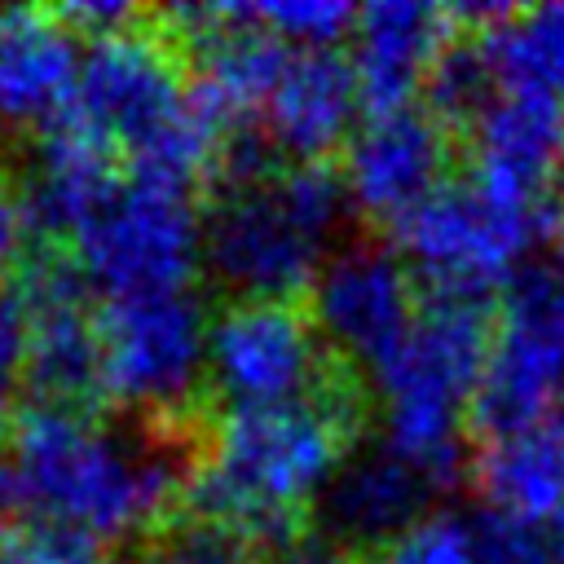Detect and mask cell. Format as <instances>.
Listing matches in <instances>:
<instances>
[{
  "instance_id": "603a6c76",
  "label": "cell",
  "mask_w": 564,
  "mask_h": 564,
  "mask_svg": "<svg viewBox=\"0 0 564 564\" xmlns=\"http://www.w3.org/2000/svg\"><path fill=\"white\" fill-rule=\"evenodd\" d=\"M247 13L273 31L278 40H295L304 48H330L348 26H357V9L339 0H282V4H247Z\"/></svg>"
},
{
  "instance_id": "9a60e30c",
  "label": "cell",
  "mask_w": 564,
  "mask_h": 564,
  "mask_svg": "<svg viewBox=\"0 0 564 564\" xmlns=\"http://www.w3.org/2000/svg\"><path fill=\"white\" fill-rule=\"evenodd\" d=\"M458 31L449 9L414 4V0H383L357 9V53L352 79L366 115L410 106V93L423 88L436 53Z\"/></svg>"
},
{
  "instance_id": "3957f363",
  "label": "cell",
  "mask_w": 564,
  "mask_h": 564,
  "mask_svg": "<svg viewBox=\"0 0 564 564\" xmlns=\"http://www.w3.org/2000/svg\"><path fill=\"white\" fill-rule=\"evenodd\" d=\"M494 344L489 295L480 291H419V313L405 339L383 357V445L410 458L445 489L463 467V414L480 388Z\"/></svg>"
},
{
  "instance_id": "484cf974",
  "label": "cell",
  "mask_w": 564,
  "mask_h": 564,
  "mask_svg": "<svg viewBox=\"0 0 564 564\" xmlns=\"http://www.w3.org/2000/svg\"><path fill=\"white\" fill-rule=\"evenodd\" d=\"M22 352H26V326L13 291H0V432L13 423V392L22 383Z\"/></svg>"
},
{
  "instance_id": "e0dca14e",
  "label": "cell",
  "mask_w": 564,
  "mask_h": 564,
  "mask_svg": "<svg viewBox=\"0 0 564 564\" xmlns=\"http://www.w3.org/2000/svg\"><path fill=\"white\" fill-rule=\"evenodd\" d=\"M357 101L361 97L348 57L330 48H300L264 106V137L278 159L326 163V154L344 141Z\"/></svg>"
},
{
  "instance_id": "30bf717a",
  "label": "cell",
  "mask_w": 564,
  "mask_h": 564,
  "mask_svg": "<svg viewBox=\"0 0 564 564\" xmlns=\"http://www.w3.org/2000/svg\"><path fill=\"white\" fill-rule=\"evenodd\" d=\"M339 352L291 300H229L207 326V375L229 405H291L317 392Z\"/></svg>"
},
{
  "instance_id": "8992f818",
  "label": "cell",
  "mask_w": 564,
  "mask_h": 564,
  "mask_svg": "<svg viewBox=\"0 0 564 564\" xmlns=\"http://www.w3.org/2000/svg\"><path fill=\"white\" fill-rule=\"evenodd\" d=\"M564 388V264H520L507 278L494 344L467 423L480 441L516 436L555 410Z\"/></svg>"
},
{
  "instance_id": "f546056e",
  "label": "cell",
  "mask_w": 564,
  "mask_h": 564,
  "mask_svg": "<svg viewBox=\"0 0 564 564\" xmlns=\"http://www.w3.org/2000/svg\"><path fill=\"white\" fill-rule=\"evenodd\" d=\"M128 564H150V560H145V555H137V551H132V560H128Z\"/></svg>"
},
{
  "instance_id": "83f0119b",
  "label": "cell",
  "mask_w": 564,
  "mask_h": 564,
  "mask_svg": "<svg viewBox=\"0 0 564 564\" xmlns=\"http://www.w3.org/2000/svg\"><path fill=\"white\" fill-rule=\"evenodd\" d=\"M542 234L551 238V247H555V256L564 264V189H555L546 198V207H542Z\"/></svg>"
},
{
  "instance_id": "ffe728a7",
  "label": "cell",
  "mask_w": 564,
  "mask_h": 564,
  "mask_svg": "<svg viewBox=\"0 0 564 564\" xmlns=\"http://www.w3.org/2000/svg\"><path fill=\"white\" fill-rule=\"evenodd\" d=\"M423 97H427V115L441 119L454 137L471 132V123L485 115V106L498 97V79H494V62L489 48L480 40V31L458 26L449 35V44L436 53L427 79H423Z\"/></svg>"
},
{
  "instance_id": "4fadbf2b",
  "label": "cell",
  "mask_w": 564,
  "mask_h": 564,
  "mask_svg": "<svg viewBox=\"0 0 564 564\" xmlns=\"http://www.w3.org/2000/svg\"><path fill=\"white\" fill-rule=\"evenodd\" d=\"M471 176L511 203L546 207L551 181L564 163V110L551 97L498 93L467 132Z\"/></svg>"
},
{
  "instance_id": "8fae6325",
  "label": "cell",
  "mask_w": 564,
  "mask_h": 564,
  "mask_svg": "<svg viewBox=\"0 0 564 564\" xmlns=\"http://www.w3.org/2000/svg\"><path fill=\"white\" fill-rule=\"evenodd\" d=\"M419 313V286L397 256L375 238H357L322 260L313 278V326L344 361H383L405 339Z\"/></svg>"
},
{
  "instance_id": "d6986e66",
  "label": "cell",
  "mask_w": 564,
  "mask_h": 564,
  "mask_svg": "<svg viewBox=\"0 0 564 564\" xmlns=\"http://www.w3.org/2000/svg\"><path fill=\"white\" fill-rule=\"evenodd\" d=\"M498 93H533L564 97V4L511 9L494 26L480 31Z\"/></svg>"
},
{
  "instance_id": "7c38bea8",
  "label": "cell",
  "mask_w": 564,
  "mask_h": 564,
  "mask_svg": "<svg viewBox=\"0 0 564 564\" xmlns=\"http://www.w3.org/2000/svg\"><path fill=\"white\" fill-rule=\"evenodd\" d=\"M454 163V132L423 106L366 115L348 141L344 189L370 225H401L423 198L445 185Z\"/></svg>"
},
{
  "instance_id": "d4e9b609",
  "label": "cell",
  "mask_w": 564,
  "mask_h": 564,
  "mask_svg": "<svg viewBox=\"0 0 564 564\" xmlns=\"http://www.w3.org/2000/svg\"><path fill=\"white\" fill-rule=\"evenodd\" d=\"M0 564H97V546L40 520H9L0 524Z\"/></svg>"
},
{
  "instance_id": "5b68a950",
  "label": "cell",
  "mask_w": 564,
  "mask_h": 564,
  "mask_svg": "<svg viewBox=\"0 0 564 564\" xmlns=\"http://www.w3.org/2000/svg\"><path fill=\"white\" fill-rule=\"evenodd\" d=\"M70 260L97 286L119 295L185 291L203 260V220L189 194L119 176L70 229Z\"/></svg>"
},
{
  "instance_id": "cb8c5ba5",
  "label": "cell",
  "mask_w": 564,
  "mask_h": 564,
  "mask_svg": "<svg viewBox=\"0 0 564 564\" xmlns=\"http://www.w3.org/2000/svg\"><path fill=\"white\" fill-rule=\"evenodd\" d=\"M467 529H471L476 564H551V542L529 520L485 507Z\"/></svg>"
},
{
  "instance_id": "5bb4252c",
  "label": "cell",
  "mask_w": 564,
  "mask_h": 564,
  "mask_svg": "<svg viewBox=\"0 0 564 564\" xmlns=\"http://www.w3.org/2000/svg\"><path fill=\"white\" fill-rule=\"evenodd\" d=\"M79 48L57 9H0V128L44 132L75 97Z\"/></svg>"
},
{
  "instance_id": "7402d4cb",
  "label": "cell",
  "mask_w": 564,
  "mask_h": 564,
  "mask_svg": "<svg viewBox=\"0 0 564 564\" xmlns=\"http://www.w3.org/2000/svg\"><path fill=\"white\" fill-rule=\"evenodd\" d=\"M366 564H476L471 529L458 516H423L419 524L370 551Z\"/></svg>"
},
{
  "instance_id": "52a82bcc",
  "label": "cell",
  "mask_w": 564,
  "mask_h": 564,
  "mask_svg": "<svg viewBox=\"0 0 564 564\" xmlns=\"http://www.w3.org/2000/svg\"><path fill=\"white\" fill-rule=\"evenodd\" d=\"M13 295L26 326L22 379L35 392V405L97 414V405L110 401L101 308H93L88 278L79 273L70 251L44 242L18 269Z\"/></svg>"
},
{
  "instance_id": "277c9868",
  "label": "cell",
  "mask_w": 564,
  "mask_h": 564,
  "mask_svg": "<svg viewBox=\"0 0 564 564\" xmlns=\"http://www.w3.org/2000/svg\"><path fill=\"white\" fill-rule=\"evenodd\" d=\"M344 207V176L326 163H291L260 181L220 185L203 216V264L229 300L295 304V295L313 291Z\"/></svg>"
},
{
  "instance_id": "ba28073f",
  "label": "cell",
  "mask_w": 564,
  "mask_h": 564,
  "mask_svg": "<svg viewBox=\"0 0 564 564\" xmlns=\"http://www.w3.org/2000/svg\"><path fill=\"white\" fill-rule=\"evenodd\" d=\"M542 229V207L489 194L476 176L445 181L401 225H392L397 256H405L427 291H480L520 269L529 238Z\"/></svg>"
},
{
  "instance_id": "f1b7e54d",
  "label": "cell",
  "mask_w": 564,
  "mask_h": 564,
  "mask_svg": "<svg viewBox=\"0 0 564 564\" xmlns=\"http://www.w3.org/2000/svg\"><path fill=\"white\" fill-rule=\"evenodd\" d=\"M551 564H564V507L555 511V520H551Z\"/></svg>"
},
{
  "instance_id": "44dd1931",
  "label": "cell",
  "mask_w": 564,
  "mask_h": 564,
  "mask_svg": "<svg viewBox=\"0 0 564 564\" xmlns=\"http://www.w3.org/2000/svg\"><path fill=\"white\" fill-rule=\"evenodd\" d=\"M137 555L150 564H273L256 538L198 511H176L154 538L137 546Z\"/></svg>"
},
{
  "instance_id": "4316f807",
  "label": "cell",
  "mask_w": 564,
  "mask_h": 564,
  "mask_svg": "<svg viewBox=\"0 0 564 564\" xmlns=\"http://www.w3.org/2000/svg\"><path fill=\"white\" fill-rule=\"evenodd\" d=\"M26 229V212H22V189L9 172H0V273L13 264L18 256V238Z\"/></svg>"
},
{
  "instance_id": "7a4b0ae2",
  "label": "cell",
  "mask_w": 564,
  "mask_h": 564,
  "mask_svg": "<svg viewBox=\"0 0 564 564\" xmlns=\"http://www.w3.org/2000/svg\"><path fill=\"white\" fill-rule=\"evenodd\" d=\"M366 419L361 366L344 357L304 401L212 410L181 511L225 520L278 560L308 533V507L357 449Z\"/></svg>"
},
{
  "instance_id": "6da1fadb",
  "label": "cell",
  "mask_w": 564,
  "mask_h": 564,
  "mask_svg": "<svg viewBox=\"0 0 564 564\" xmlns=\"http://www.w3.org/2000/svg\"><path fill=\"white\" fill-rule=\"evenodd\" d=\"M212 410L203 401L106 423L84 410L26 405L4 432L0 502L18 520L66 529L93 546H141L185 507Z\"/></svg>"
},
{
  "instance_id": "2e32d148",
  "label": "cell",
  "mask_w": 564,
  "mask_h": 564,
  "mask_svg": "<svg viewBox=\"0 0 564 564\" xmlns=\"http://www.w3.org/2000/svg\"><path fill=\"white\" fill-rule=\"evenodd\" d=\"M427 494H436L432 476L397 449L375 445L366 454H348L326 485L330 542L348 546L352 555H370L423 520Z\"/></svg>"
},
{
  "instance_id": "9c48e42d",
  "label": "cell",
  "mask_w": 564,
  "mask_h": 564,
  "mask_svg": "<svg viewBox=\"0 0 564 564\" xmlns=\"http://www.w3.org/2000/svg\"><path fill=\"white\" fill-rule=\"evenodd\" d=\"M106 383L137 414H172L203 405L207 326L189 291L119 295L101 304Z\"/></svg>"
},
{
  "instance_id": "ac0fdd59",
  "label": "cell",
  "mask_w": 564,
  "mask_h": 564,
  "mask_svg": "<svg viewBox=\"0 0 564 564\" xmlns=\"http://www.w3.org/2000/svg\"><path fill=\"white\" fill-rule=\"evenodd\" d=\"M471 476L489 511H507L529 524L546 516L555 520L564 507V401H555L542 423L502 441H485Z\"/></svg>"
}]
</instances>
